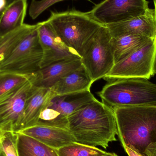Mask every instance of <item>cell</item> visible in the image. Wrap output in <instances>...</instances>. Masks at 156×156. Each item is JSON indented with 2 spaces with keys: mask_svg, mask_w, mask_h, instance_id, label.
<instances>
[{
  "mask_svg": "<svg viewBox=\"0 0 156 156\" xmlns=\"http://www.w3.org/2000/svg\"><path fill=\"white\" fill-rule=\"evenodd\" d=\"M68 129L77 143L106 149L116 141L117 128L113 109L97 99L68 117Z\"/></svg>",
  "mask_w": 156,
  "mask_h": 156,
  "instance_id": "1",
  "label": "cell"
},
{
  "mask_svg": "<svg viewBox=\"0 0 156 156\" xmlns=\"http://www.w3.org/2000/svg\"><path fill=\"white\" fill-rule=\"evenodd\" d=\"M112 109L122 146L133 147L145 154L147 147L156 141V106H126Z\"/></svg>",
  "mask_w": 156,
  "mask_h": 156,
  "instance_id": "2",
  "label": "cell"
},
{
  "mask_svg": "<svg viewBox=\"0 0 156 156\" xmlns=\"http://www.w3.org/2000/svg\"><path fill=\"white\" fill-rule=\"evenodd\" d=\"M58 156H103L108 153L95 147L75 142L57 149Z\"/></svg>",
  "mask_w": 156,
  "mask_h": 156,
  "instance_id": "21",
  "label": "cell"
},
{
  "mask_svg": "<svg viewBox=\"0 0 156 156\" xmlns=\"http://www.w3.org/2000/svg\"><path fill=\"white\" fill-rule=\"evenodd\" d=\"M48 20L61 41L81 57L92 38L104 26L88 12L75 9L59 12H51Z\"/></svg>",
  "mask_w": 156,
  "mask_h": 156,
  "instance_id": "4",
  "label": "cell"
},
{
  "mask_svg": "<svg viewBox=\"0 0 156 156\" xmlns=\"http://www.w3.org/2000/svg\"><path fill=\"white\" fill-rule=\"evenodd\" d=\"M82 66L81 59L61 60L40 69L32 75L31 81L34 86L50 89L64 76Z\"/></svg>",
  "mask_w": 156,
  "mask_h": 156,
  "instance_id": "14",
  "label": "cell"
},
{
  "mask_svg": "<svg viewBox=\"0 0 156 156\" xmlns=\"http://www.w3.org/2000/svg\"><path fill=\"white\" fill-rule=\"evenodd\" d=\"M38 26L27 34L9 56L0 63V72L32 75L41 69L43 49L38 37Z\"/></svg>",
  "mask_w": 156,
  "mask_h": 156,
  "instance_id": "6",
  "label": "cell"
},
{
  "mask_svg": "<svg viewBox=\"0 0 156 156\" xmlns=\"http://www.w3.org/2000/svg\"><path fill=\"white\" fill-rule=\"evenodd\" d=\"M156 37L115 64L104 78H142L148 79L155 74Z\"/></svg>",
  "mask_w": 156,
  "mask_h": 156,
  "instance_id": "8",
  "label": "cell"
},
{
  "mask_svg": "<svg viewBox=\"0 0 156 156\" xmlns=\"http://www.w3.org/2000/svg\"><path fill=\"white\" fill-rule=\"evenodd\" d=\"M34 25L24 23L19 28L1 37L0 38V63L4 61L21 40L37 27Z\"/></svg>",
  "mask_w": 156,
  "mask_h": 156,
  "instance_id": "20",
  "label": "cell"
},
{
  "mask_svg": "<svg viewBox=\"0 0 156 156\" xmlns=\"http://www.w3.org/2000/svg\"><path fill=\"white\" fill-rule=\"evenodd\" d=\"M107 83L98 94L111 108L156 106V84L142 78H104Z\"/></svg>",
  "mask_w": 156,
  "mask_h": 156,
  "instance_id": "3",
  "label": "cell"
},
{
  "mask_svg": "<svg viewBox=\"0 0 156 156\" xmlns=\"http://www.w3.org/2000/svg\"><path fill=\"white\" fill-rule=\"evenodd\" d=\"M65 0H32L29 9V14L32 19H36L51 5ZM92 2L90 0H86Z\"/></svg>",
  "mask_w": 156,
  "mask_h": 156,
  "instance_id": "24",
  "label": "cell"
},
{
  "mask_svg": "<svg viewBox=\"0 0 156 156\" xmlns=\"http://www.w3.org/2000/svg\"><path fill=\"white\" fill-rule=\"evenodd\" d=\"M16 133L33 137L55 150L76 142L69 130L58 127L35 125Z\"/></svg>",
  "mask_w": 156,
  "mask_h": 156,
  "instance_id": "13",
  "label": "cell"
},
{
  "mask_svg": "<svg viewBox=\"0 0 156 156\" xmlns=\"http://www.w3.org/2000/svg\"><path fill=\"white\" fill-rule=\"evenodd\" d=\"M7 5V0H0V12H2Z\"/></svg>",
  "mask_w": 156,
  "mask_h": 156,
  "instance_id": "27",
  "label": "cell"
},
{
  "mask_svg": "<svg viewBox=\"0 0 156 156\" xmlns=\"http://www.w3.org/2000/svg\"><path fill=\"white\" fill-rule=\"evenodd\" d=\"M33 86L30 79L0 97V133L20 131L27 100Z\"/></svg>",
  "mask_w": 156,
  "mask_h": 156,
  "instance_id": "10",
  "label": "cell"
},
{
  "mask_svg": "<svg viewBox=\"0 0 156 156\" xmlns=\"http://www.w3.org/2000/svg\"><path fill=\"white\" fill-rule=\"evenodd\" d=\"M1 15H2V14H1ZM1 36H0V38H1Z\"/></svg>",
  "mask_w": 156,
  "mask_h": 156,
  "instance_id": "34",
  "label": "cell"
},
{
  "mask_svg": "<svg viewBox=\"0 0 156 156\" xmlns=\"http://www.w3.org/2000/svg\"><path fill=\"white\" fill-rule=\"evenodd\" d=\"M54 95L50 89L33 85L27 100L20 130L36 125L41 112Z\"/></svg>",
  "mask_w": 156,
  "mask_h": 156,
  "instance_id": "15",
  "label": "cell"
},
{
  "mask_svg": "<svg viewBox=\"0 0 156 156\" xmlns=\"http://www.w3.org/2000/svg\"><path fill=\"white\" fill-rule=\"evenodd\" d=\"M124 149L128 156H147L145 154H142L133 147L122 146Z\"/></svg>",
  "mask_w": 156,
  "mask_h": 156,
  "instance_id": "25",
  "label": "cell"
},
{
  "mask_svg": "<svg viewBox=\"0 0 156 156\" xmlns=\"http://www.w3.org/2000/svg\"><path fill=\"white\" fill-rule=\"evenodd\" d=\"M155 74H156V66H155Z\"/></svg>",
  "mask_w": 156,
  "mask_h": 156,
  "instance_id": "31",
  "label": "cell"
},
{
  "mask_svg": "<svg viewBox=\"0 0 156 156\" xmlns=\"http://www.w3.org/2000/svg\"><path fill=\"white\" fill-rule=\"evenodd\" d=\"M15 1V0H7V3H8V4H9L10 3L12 2L13 1Z\"/></svg>",
  "mask_w": 156,
  "mask_h": 156,
  "instance_id": "30",
  "label": "cell"
},
{
  "mask_svg": "<svg viewBox=\"0 0 156 156\" xmlns=\"http://www.w3.org/2000/svg\"><path fill=\"white\" fill-rule=\"evenodd\" d=\"M37 32L43 52L41 69L61 60L81 59L75 50L67 46L61 41L48 20L40 22Z\"/></svg>",
  "mask_w": 156,
  "mask_h": 156,
  "instance_id": "11",
  "label": "cell"
},
{
  "mask_svg": "<svg viewBox=\"0 0 156 156\" xmlns=\"http://www.w3.org/2000/svg\"><path fill=\"white\" fill-rule=\"evenodd\" d=\"M144 153L147 156H156V141L148 145Z\"/></svg>",
  "mask_w": 156,
  "mask_h": 156,
  "instance_id": "26",
  "label": "cell"
},
{
  "mask_svg": "<svg viewBox=\"0 0 156 156\" xmlns=\"http://www.w3.org/2000/svg\"><path fill=\"white\" fill-rule=\"evenodd\" d=\"M149 8L147 0H104L88 12L105 26L141 16Z\"/></svg>",
  "mask_w": 156,
  "mask_h": 156,
  "instance_id": "9",
  "label": "cell"
},
{
  "mask_svg": "<svg viewBox=\"0 0 156 156\" xmlns=\"http://www.w3.org/2000/svg\"><path fill=\"white\" fill-rule=\"evenodd\" d=\"M27 0H15L8 4L0 16V36H3L24 24Z\"/></svg>",
  "mask_w": 156,
  "mask_h": 156,
  "instance_id": "17",
  "label": "cell"
},
{
  "mask_svg": "<svg viewBox=\"0 0 156 156\" xmlns=\"http://www.w3.org/2000/svg\"><path fill=\"white\" fill-rule=\"evenodd\" d=\"M17 133L19 156H58L55 149L33 137Z\"/></svg>",
  "mask_w": 156,
  "mask_h": 156,
  "instance_id": "19",
  "label": "cell"
},
{
  "mask_svg": "<svg viewBox=\"0 0 156 156\" xmlns=\"http://www.w3.org/2000/svg\"><path fill=\"white\" fill-rule=\"evenodd\" d=\"M2 12H0V16L1 15V14H2Z\"/></svg>",
  "mask_w": 156,
  "mask_h": 156,
  "instance_id": "33",
  "label": "cell"
},
{
  "mask_svg": "<svg viewBox=\"0 0 156 156\" xmlns=\"http://www.w3.org/2000/svg\"><path fill=\"white\" fill-rule=\"evenodd\" d=\"M103 156H119L117 155L116 154H115V153H108V154L105 155Z\"/></svg>",
  "mask_w": 156,
  "mask_h": 156,
  "instance_id": "28",
  "label": "cell"
},
{
  "mask_svg": "<svg viewBox=\"0 0 156 156\" xmlns=\"http://www.w3.org/2000/svg\"><path fill=\"white\" fill-rule=\"evenodd\" d=\"M95 99L96 98L90 90L64 95H54L42 110L35 125L69 130V116Z\"/></svg>",
  "mask_w": 156,
  "mask_h": 156,
  "instance_id": "7",
  "label": "cell"
},
{
  "mask_svg": "<svg viewBox=\"0 0 156 156\" xmlns=\"http://www.w3.org/2000/svg\"><path fill=\"white\" fill-rule=\"evenodd\" d=\"M113 38L115 64L142 47L152 38L129 34L113 37Z\"/></svg>",
  "mask_w": 156,
  "mask_h": 156,
  "instance_id": "18",
  "label": "cell"
},
{
  "mask_svg": "<svg viewBox=\"0 0 156 156\" xmlns=\"http://www.w3.org/2000/svg\"><path fill=\"white\" fill-rule=\"evenodd\" d=\"M82 65L67 74L50 88L55 95H64L90 90L93 83Z\"/></svg>",
  "mask_w": 156,
  "mask_h": 156,
  "instance_id": "16",
  "label": "cell"
},
{
  "mask_svg": "<svg viewBox=\"0 0 156 156\" xmlns=\"http://www.w3.org/2000/svg\"><path fill=\"white\" fill-rule=\"evenodd\" d=\"M81 61L94 83L103 79L112 70L115 65L113 38L105 26L92 38Z\"/></svg>",
  "mask_w": 156,
  "mask_h": 156,
  "instance_id": "5",
  "label": "cell"
},
{
  "mask_svg": "<svg viewBox=\"0 0 156 156\" xmlns=\"http://www.w3.org/2000/svg\"><path fill=\"white\" fill-rule=\"evenodd\" d=\"M105 26L114 37L133 34L154 38L156 37L154 9L149 8L145 14L141 16Z\"/></svg>",
  "mask_w": 156,
  "mask_h": 156,
  "instance_id": "12",
  "label": "cell"
},
{
  "mask_svg": "<svg viewBox=\"0 0 156 156\" xmlns=\"http://www.w3.org/2000/svg\"><path fill=\"white\" fill-rule=\"evenodd\" d=\"M154 2V5L155 13V23L156 27V0H153Z\"/></svg>",
  "mask_w": 156,
  "mask_h": 156,
  "instance_id": "29",
  "label": "cell"
},
{
  "mask_svg": "<svg viewBox=\"0 0 156 156\" xmlns=\"http://www.w3.org/2000/svg\"><path fill=\"white\" fill-rule=\"evenodd\" d=\"M0 156H19L17 133H0Z\"/></svg>",
  "mask_w": 156,
  "mask_h": 156,
  "instance_id": "23",
  "label": "cell"
},
{
  "mask_svg": "<svg viewBox=\"0 0 156 156\" xmlns=\"http://www.w3.org/2000/svg\"><path fill=\"white\" fill-rule=\"evenodd\" d=\"M155 139H156V131L155 132ZM156 141H155V142H156Z\"/></svg>",
  "mask_w": 156,
  "mask_h": 156,
  "instance_id": "32",
  "label": "cell"
},
{
  "mask_svg": "<svg viewBox=\"0 0 156 156\" xmlns=\"http://www.w3.org/2000/svg\"><path fill=\"white\" fill-rule=\"evenodd\" d=\"M32 76L0 72V97L25 83L30 80Z\"/></svg>",
  "mask_w": 156,
  "mask_h": 156,
  "instance_id": "22",
  "label": "cell"
}]
</instances>
